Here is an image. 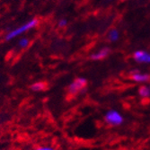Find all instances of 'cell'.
Returning <instances> with one entry per match:
<instances>
[{
	"mask_svg": "<svg viewBox=\"0 0 150 150\" xmlns=\"http://www.w3.org/2000/svg\"><path fill=\"white\" fill-rule=\"evenodd\" d=\"M38 23L39 21L37 19H31L29 21H27L25 23L16 27V28H15L13 30L10 31L6 36V40H11L13 39H15L18 36H20L21 34L26 33V32H28L32 29H33L34 27H36L38 25Z\"/></svg>",
	"mask_w": 150,
	"mask_h": 150,
	"instance_id": "cell-1",
	"label": "cell"
},
{
	"mask_svg": "<svg viewBox=\"0 0 150 150\" xmlns=\"http://www.w3.org/2000/svg\"><path fill=\"white\" fill-rule=\"evenodd\" d=\"M104 120L108 125L118 127L124 122V117L117 110H109L104 115Z\"/></svg>",
	"mask_w": 150,
	"mask_h": 150,
	"instance_id": "cell-2",
	"label": "cell"
},
{
	"mask_svg": "<svg viewBox=\"0 0 150 150\" xmlns=\"http://www.w3.org/2000/svg\"><path fill=\"white\" fill-rule=\"evenodd\" d=\"M87 86V80L85 77H77L76 78L72 83L69 86V93L72 95H75L86 89Z\"/></svg>",
	"mask_w": 150,
	"mask_h": 150,
	"instance_id": "cell-3",
	"label": "cell"
},
{
	"mask_svg": "<svg viewBox=\"0 0 150 150\" xmlns=\"http://www.w3.org/2000/svg\"><path fill=\"white\" fill-rule=\"evenodd\" d=\"M133 59L135 61L139 63H144V64H149L150 63V53L143 50H136L133 54Z\"/></svg>",
	"mask_w": 150,
	"mask_h": 150,
	"instance_id": "cell-4",
	"label": "cell"
},
{
	"mask_svg": "<svg viewBox=\"0 0 150 150\" xmlns=\"http://www.w3.org/2000/svg\"><path fill=\"white\" fill-rule=\"evenodd\" d=\"M130 80L137 83H146L150 80V75L146 73H140L139 71H134L130 74Z\"/></svg>",
	"mask_w": 150,
	"mask_h": 150,
	"instance_id": "cell-5",
	"label": "cell"
},
{
	"mask_svg": "<svg viewBox=\"0 0 150 150\" xmlns=\"http://www.w3.org/2000/svg\"><path fill=\"white\" fill-rule=\"evenodd\" d=\"M110 54V49L109 48H103L99 50L98 51L93 53L91 55V59L93 60H101L108 57V55Z\"/></svg>",
	"mask_w": 150,
	"mask_h": 150,
	"instance_id": "cell-6",
	"label": "cell"
},
{
	"mask_svg": "<svg viewBox=\"0 0 150 150\" xmlns=\"http://www.w3.org/2000/svg\"><path fill=\"white\" fill-rule=\"evenodd\" d=\"M139 94L142 98H148L150 96V89L146 86H141L139 88Z\"/></svg>",
	"mask_w": 150,
	"mask_h": 150,
	"instance_id": "cell-7",
	"label": "cell"
},
{
	"mask_svg": "<svg viewBox=\"0 0 150 150\" xmlns=\"http://www.w3.org/2000/svg\"><path fill=\"white\" fill-rule=\"evenodd\" d=\"M108 38L111 42H117L120 38V33L117 29H112L108 33Z\"/></svg>",
	"mask_w": 150,
	"mask_h": 150,
	"instance_id": "cell-8",
	"label": "cell"
},
{
	"mask_svg": "<svg viewBox=\"0 0 150 150\" xmlns=\"http://www.w3.org/2000/svg\"><path fill=\"white\" fill-rule=\"evenodd\" d=\"M46 87V85L43 83V82H36V83L33 84L31 86V89L34 92H40L44 90Z\"/></svg>",
	"mask_w": 150,
	"mask_h": 150,
	"instance_id": "cell-9",
	"label": "cell"
},
{
	"mask_svg": "<svg viewBox=\"0 0 150 150\" xmlns=\"http://www.w3.org/2000/svg\"><path fill=\"white\" fill-rule=\"evenodd\" d=\"M30 44V40L27 38V37H23L19 40V42H18V46L22 49H25L29 46Z\"/></svg>",
	"mask_w": 150,
	"mask_h": 150,
	"instance_id": "cell-10",
	"label": "cell"
},
{
	"mask_svg": "<svg viewBox=\"0 0 150 150\" xmlns=\"http://www.w3.org/2000/svg\"><path fill=\"white\" fill-rule=\"evenodd\" d=\"M67 21L66 19H60L59 21V27H60V28H64L65 26H67Z\"/></svg>",
	"mask_w": 150,
	"mask_h": 150,
	"instance_id": "cell-11",
	"label": "cell"
},
{
	"mask_svg": "<svg viewBox=\"0 0 150 150\" xmlns=\"http://www.w3.org/2000/svg\"><path fill=\"white\" fill-rule=\"evenodd\" d=\"M36 150H55L53 149L52 147H49V146H42V147H39Z\"/></svg>",
	"mask_w": 150,
	"mask_h": 150,
	"instance_id": "cell-12",
	"label": "cell"
},
{
	"mask_svg": "<svg viewBox=\"0 0 150 150\" xmlns=\"http://www.w3.org/2000/svg\"><path fill=\"white\" fill-rule=\"evenodd\" d=\"M149 89H150V86H149Z\"/></svg>",
	"mask_w": 150,
	"mask_h": 150,
	"instance_id": "cell-13",
	"label": "cell"
}]
</instances>
